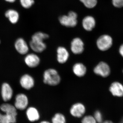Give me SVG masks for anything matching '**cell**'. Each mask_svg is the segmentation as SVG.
Segmentation results:
<instances>
[{"mask_svg": "<svg viewBox=\"0 0 123 123\" xmlns=\"http://www.w3.org/2000/svg\"><path fill=\"white\" fill-rule=\"evenodd\" d=\"M61 80L58 72L53 68H49L43 74V81L44 84L51 86H56L60 84Z\"/></svg>", "mask_w": 123, "mask_h": 123, "instance_id": "obj_1", "label": "cell"}, {"mask_svg": "<svg viewBox=\"0 0 123 123\" xmlns=\"http://www.w3.org/2000/svg\"><path fill=\"white\" fill-rule=\"evenodd\" d=\"M77 14L75 12L71 11L69 12L68 15H64L59 18V21L61 24L67 27H74L76 25Z\"/></svg>", "mask_w": 123, "mask_h": 123, "instance_id": "obj_2", "label": "cell"}, {"mask_svg": "<svg viewBox=\"0 0 123 123\" xmlns=\"http://www.w3.org/2000/svg\"><path fill=\"white\" fill-rule=\"evenodd\" d=\"M112 42V39L111 36L107 35H103L97 39V46L100 50L106 51L111 47Z\"/></svg>", "mask_w": 123, "mask_h": 123, "instance_id": "obj_3", "label": "cell"}, {"mask_svg": "<svg viewBox=\"0 0 123 123\" xmlns=\"http://www.w3.org/2000/svg\"><path fill=\"white\" fill-rule=\"evenodd\" d=\"M93 72L96 75L105 78L110 75L111 69L107 64L104 62H101L95 67Z\"/></svg>", "mask_w": 123, "mask_h": 123, "instance_id": "obj_4", "label": "cell"}, {"mask_svg": "<svg viewBox=\"0 0 123 123\" xmlns=\"http://www.w3.org/2000/svg\"><path fill=\"white\" fill-rule=\"evenodd\" d=\"M84 43L80 38H74L71 42L70 50L75 55H80L83 53L84 50Z\"/></svg>", "mask_w": 123, "mask_h": 123, "instance_id": "obj_5", "label": "cell"}, {"mask_svg": "<svg viewBox=\"0 0 123 123\" xmlns=\"http://www.w3.org/2000/svg\"><path fill=\"white\" fill-rule=\"evenodd\" d=\"M28 103V98L25 95L20 93L16 96L14 106L16 109L20 110H24L27 107Z\"/></svg>", "mask_w": 123, "mask_h": 123, "instance_id": "obj_6", "label": "cell"}, {"mask_svg": "<svg viewBox=\"0 0 123 123\" xmlns=\"http://www.w3.org/2000/svg\"><path fill=\"white\" fill-rule=\"evenodd\" d=\"M86 111L85 107L84 104L78 103L72 106L70 109V112L74 117L80 118L85 113Z\"/></svg>", "mask_w": 123, "mask_h": 123, "instance_id": "obj_7", "label": "cell"}, {"mask_svg": "<svg viewBox=\"0 0 123 123\" xmlns=\"http://www.w3.org/2000/svg\"><path fill=\"white\" fill-rule=\"evenodd\" d=\"M57 61L60 64L66 63L69 58L68 51L65 47L60 46L56 50Z\"/></svg>", "mask_w": 123, "mask_h": 123, "instance_id": "obj_8", "label": "cell"}, {"mask_svg": "<svg viewBox=\"0 0 123 123\" xmlns=\"http://www.w3.org/2000/svg\"><path fill=\"white\" fill-rule=\"evenodd\" d=\"M24 61L27 66L31 68H34L38 66L40 60L37 55L34 53H31L27 55Z\"/></svg>", "mask_w": 123, "mask_h": 123, "instance_id": "obj_9", "label": "cell"}, {"mask_svg": "<svg viewBox=\"0 0 123 123\" xmlns=\"http://www.w3.org/2000/svg\"><path fill=\"white\" fill-rule=\"evenodd\" d=\"M20 84L23 88L26 90H30L33 88L35 81L33 77L29 74H25L21 77Z\"/></svg>", "mask_w": 123, "mask_h": 123, "instance_id": "obj_10", "label": "cell"}, {"mask_svg": "<svg viewBox=\"0 0 123 123\" xmlns=\"http://www.w3.org/2000/svg\"><path fill=\"white\" fill-rule=\"evenodd\" d=\"M31 48L37 53H41L45 50L47 45L44 41L31 40L30 43Z\"/></svg>", "mask_w": 123, "mask_h": 123, "instance_id": "obj_11", "label": "cell"}, {"mask_svg": "<svg viewBox=\"0 0 123 123\" xmlns=\"http://www.w3.org/2000/svg\"><path fill=\"white\" fill-rule=\"evenodd\" d=\"M12 89L9 84L5 83L1 86V94L2 99L7 102L10 100L13 96Z\"/></svg>", "mask_w": 123, "mask_h": 123, "instance_id": "obj_12", "label": "cell"}, {"mask_svg": "<svg viewBox=\"0 0 123 123\" xmlns=\"http://www.w3.org/2000/svg\"><path fill=\"white\" fill-rule=\"evenodd\" d=\"M15 47L18 53L21 55H25L28 52L29 47L25 41L22 38L18 39L15 43Z\"/></svg>", "mask_w": 123, "mask_h": 123, "instance_id": "obj_13", "label": "cell"}, {"mask_svg": "<svg viewBox=\"0 0 123 123\" xmlns=\"http://www.w3.org/2000/svg\"><path fill=\"white\" fill-rule=\"evenodd\" d=\"M110 91L114 96L122 97L123 96V86L118 82H114L111 85Z\"/></svg>", "mask_w": 123, "mask_h": 123, "instance_id": "obj_14", "label": "cell"}, {"mask_svg": "<svg viewBox=\"0 0 123 123\" xmlns=\"http://www.w3.org/2000/svg\"><path fill=\"white\" fill-rule=\"evenodd\" d=\"M72 70L74 74L79 77L84 76L87 72V69L85 65L81 63H75L73 66Z\"/></svg>", "mask_w": 123, "mask_h": 123, "instance_id": "obj_15", "label": "cell"}, {"mask_svg": "<svg viewBox=\"0 0 123 123\" xmlns=\"http://www.w3.org/2000/svg\"><path fill=\"white\" fill-rule=\"evenodd\" d=\"M82 25L85 30L90 31L95 27L96 21L94 18L92 16H86L82 20Z\"/></svg>", "mask_w": 123, "mask_h": 123, "instance_id": "obj_16", "label": "cell"}, {"mask_svg": "<svg viewBox=\"0 0 123 123\" xmlns=\"http://www.w3.org/2000/svg\"><path fill=\"white\" fill-rule=\"evenodd\" d=\"M0 108L5 114L14 117H17V109L13 105L10 104H3L0 106Z\"/></svg>", "mask_w": 123, "mask_h": 123, "instance_id": "obj_17", "label": "cell"}, {"mask_svg": "<svg viewBox=\"0 0 123 123\" xmlns=\"http://www.w3.org/2000/svg\"><path fill=\"white\" fill-rule=\"evenodd\" d=\"M26 114L28 119L31 122L37 121L40 118V114L38 110L35 108L32 107L27 109Z\"/></svg>", "mask_w": 123, "mask_h": 123, "instance_id": "obj_18", "label": "cell"}, {"mask_svg": "<svg viewBox=\"0 0 123 123\" xmlns=\"http://www.w3.org/2000/svg\"><path fill=\"white\" fill-rule=\"evenodd\" d=\"M5 15L10 22L12 24H15L19 20V13L14 10H8L6 12Z\"/></svg>", "mask_w": 123, "mask_h": 123, "instance_id": "obj_19", "label": "cell"}, {"mask_svg": "<svg viewBox=\"0 0 123 123\" xmlns=\"http://www.w3.org/2000/svg\"><path fill=\"white\" fill-rule=\"evenodd\" d=\"M16 120V117L0 113V123H15Z\"/></svg>", "mask_w": 123, "mask_h": 123, "instance_id": "obj_20", "label": "cell"}, {"mask_svg": "<svg viewBox=\"0 0 123 123\" xmlns=\"http://www.w3.org/2000/svg\"><path fill=\"white\" fill-rule=\"evenodd\" d=\"M52 123H66L65 117L61 113L55 114L52 119Z\"/></svg>", "mask_w": 123, "mask_h": 123, "instance_id": "obj_21", "label": "cell"}, {"mask_svg": "<svg viewBox=\"0 0 123 123\" xmlns=\"http://www.w3.org/2000/svg\"><path fill=\"white\" fill-rule=\"evenodd\" d=\"M49 36L47 34L42 32H38L36 33L32 36V40H42L44 41V40L48 38Z\"/></svg>", "mask_w": 123, "mask_h": 123, "instance_id": "obj_22", "label": "cell"}, {"mask_svg": "<svg viewBox=\"0 0 123 123\" xmlns=\"http://www.w3.org/2000/svg\"><path fill=\"white\" fill-rule=\"evenodd\" d=\"M86 8H92L96 6L98 0H80Z\"/></svg>", "mask_w": 123, "mask_h": 123, "instance_id": "obj_23", "label": "cell"}, {"mask_svg": "<svg viewBox=\"0 0 123 123\" xmlns=\"http://www.w3.org/2000/svg\"><path fill=\"white\" fill-rule=\"evenodd\" d=\"M21 5L23 8L28 9L34 3V0H20Z\"/></svg>", "mask_w": 123, "mask_h": 123, "instance_id": "obj_24", "label": "cell"}, {"mask_svg": "<svg viewBox=\"0 0 123 123\" xmlns=\"http://www.w3.org/2000/svg\"><path fill=\"white\" fill-rule=\"evenodd\" d=\"M81 123H97L94 117L88 115L84 117L81 120Z\"/></svg>", "mask_w": 123, "mask_h": 123, "instance_id": "obj_25", "label": "cell"}, {"mask_svg": "<svg viewBox=\"0 0 123 123\" xmlns=\"http://www.w3.org/2000/svg\"><path fill=\"white\" fill-rule=\"evenodd\" d=\"M94 119L97 121V123H102L103 121L102 115L100 111H97L95 112L94 116Z\"/></svg>", "mask_w": 123, "mask_h": 123, "instance_id": "obj_26", "label": "cell"}, {"mask_svg": "<svg viewBox=\"0 0 123 123\" xmlns=\"http://www.w3.org/2000/svg\"><path fill=\"white\" fill-rule=\"evenodd\" d=\"M112 5L117 8L123 7V0H112Z\"/></svg>", "mask_w": 123, "mask_h": 123, "instance_id": "obj_27", "label": "cell"}, {"mask_svg": "<svg viewBox=\"0 0 123 123\" xmlns=\"http://www.w3.org/2000/svg\"><path fill=\"white\" fill-rule=\"evenodd\" d=\"M119 52L121 56L123 57V44L120 47L119 49Z\"/></svg>", "mask_w": 123, "mask_h": 123, "instance_id": "obj_28", "label": "cell"}, {"mask_svg": "<svg viewBox=\"0 0 123 123\" xmlns=\"http://www.w3.org/2000/svg\"><path fill=\"white\" fill-rule=\"evenodd\" d=\"M7 2H10V3H13L15 2L16 0H5Z\"/></svg>", "mask_w": 123, "mask_h": 123, "instance_id": "obj_29", "label": "cell"}, {"mask_svg": "<svg viewBox=\"0 0 123 123\" xmlns=\"http://www.w3.org/2000/svg\"><path fill=\"white\" fill-rule=\"evenodd\" d=\"M103 123H114L111 122V121H105V122H104Z\"/></svg>", "mask_w": 123, "mask_h": 123, "instance_id": "obj_30", "label": "cell"}, {"mask_svg": "<svg viewBox=\"0 0 123 123\" xmlns=\"http://www.w3.org/2000/svg\"><path fill=\"white\" fill-rule=\"evenodd\" d=\"M40 123H51L50 122H48V121H42V122H40Z\"/></svg>", "mask_w": 123, "mask_h": 123, "instance_id": "obj_31", "label": "cell"}, {"mask_svg": "<svg viewBox=\"0 0 123 123\" xmlns=\"http://www.w3.org/2000/svg\"></svg>", "mask_w": 123, "mask_h": 123, "instance_id": "obj_32", "label": "cell"}, {"mask_svg": "<svg viewBox=\"0 0 123 123\" xmlns=\"http://www.w3.org/2000/svg\"></svg>", "mask_w": 123, "mask_h": 123, "instance_id": "obj_33", "label": "cell"}]
</instances>
